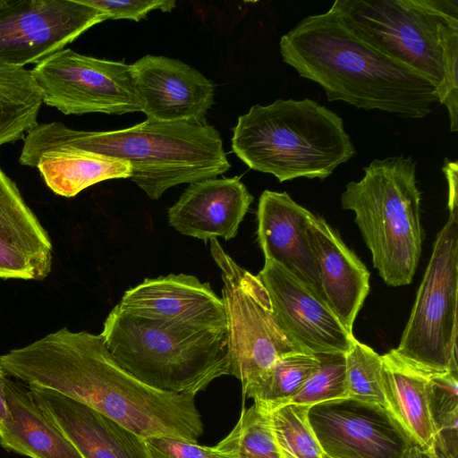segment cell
Returning a JSON list of instances; mask_svg holds the SVG:
<instances>
[{
	"instance_id": "4fadbf2b",
	"label": "cell",
	"mask_w": 458,
	"mask_h": 458,
	"mask_svg": "<svg viewBox=\"0 0 458 458\" xmlns=\"http://www.w3.org/2000/svg\"><path fill=\"white\" fill-rule=\"evenodd\" d=\"M286 333L306 353L345 354L354 339L327 302L283 266L265 259L257 275Z\"/></svg>"
},
{
	"instance_id": "ba28073f",
	"label": "cell",
	"mask_w": 458,
	"mask_h": 458,
	"mask_svg": "<svg viewBox=\"0 0 458 458\" xmlns=\"http://www.w3.org/2000/svg\"><path fill=\"white\" fill-rule=\"evenodd\" d=\"M458 210L438 233L395 352L427 373L458 369Z\"/></svg>"
},
{
	"instance_id": "836d02e7",
	"label": "cell",
	"mask_w": 458,
	"mask_h": 458,
	"mask_svg": "<svg viewBox=\"0 0 458 458\" xmlns=\"http://www.w3.org/2000/svg\"><path fill=\"white\" fill-rule=\"evenodd\" d=\"M0 278L42 280L45 276L30 258L0 237Z\"/></svg>"
},
{
	"instance_id": "8992f818",
	"label": "cell",
	"mask_w": 458,
	"mask_h": 458,
	"mask_svg": "<svg viewBox=\"0 0 458 458\" xmlns=\"http://www.w3.org/2000/svg\"><path fill=\"white\" fill-rule=\"evenodd\" d=\"M364 175L346 184L344 209L355 223L372 255L374 267L389 286L411 283L422 245L420 191L411 157L375 159Z\"/></svg>"
},
{
	"instance_id": "8fae6325",
	"label": "cell",
	"mask_w": 458,
	"mask_h": 458,
	"mask_svg": "<svg viewBox=\"0 0 458 458\" xmlns=\"http://www.w3.org/2000/svg\"><path fill=\"white\" fill-rule=\"evenodd\" d=\"M106 20L103 11L81 0H3L0 64H37Z\"/></svg>"
},
{
	"instance_id": "83f0119b",
	"label": "cell",
	"mask_w": 458,
	"mask_h": 458,
	"mask_svg": "<svg viewBox=\"0 0 458 458\" xmlns=\"http://www.w3.org/2000/svg\"><path fill=\"white\" fill-rule=\"evenodd\" d=\"M344 358L348 397L386 408L381 355L354 338Z\"/></svg>"
},
{
	"instance_id": "d4e9b609",
	"label": "cell",
	"mask_w": 458,
	"mask_h": 458,
	"mask_svg": "<svg viewBox=\"0 0 458 458\" xmlns=\"http://www.w3.org/2000/svg\"><path fill=\"white\" fill-rule=\"evenodd\" d=\"M318 355L299 352L279 358L243 396L271 411L289 403L319 366Z\"/></svg>"
},
{
	"instance_id": "1f68e13d",
	"label": "cell",
	"mask_w": 458,
	"mask_h": 458,
	"mask_svg": "<svg viewBox=\"0 0 458 458\" xmlns=\"http://www.w3.org/2000/svg\"><path fill=\"white\" fill-rule=\"evenodd\" d=\"M84 4L103 11L107 19H128L140 21L154 10L172 12L175 8L173 0H81Z\"/></svg>"
},
{
	"instance_id": "603a6c76",
	"label": "cell",
	"mask_w": 458,
	"mask_h": 458,
	"mask_svg": "<svg viewBox=\"0 0 458 458\" xmlns=\"http://www.w3.org/2000/svg\"><path fill=\"white\" fill-rule=\"evenodd\" d=\"M0 237L30 258L45 278L51 271V239L25 203L16 184L0 169Z\"/></svg>"
},
{
	"instance_id": "4316f807",
	"label": "cell",
	"mask_w": 458,
	"mask_h": 458,
	"mask_svg": "<svg viewBox=\"0 0 458 458\" xmlns=\"http://www.w3.org/2000/svg\"><path fill=\"white\" fill-rule=\"evenodd\" d=\"M310 407L286 403L270 411L274 434L285 458H324L309 420Z\"/></svg>"
},
{
	"instance_id": "ffe728a7",
	"label": "cell",
	"mask_w": 458,
	"mask_h": 458,
	"mask_svg": "<svg viewBox=\"0 0 458 458\" xmlns=\"http://www.w3.org/2000/svg\"><path fill=\"white\" fill-rule=\"evenodd\" d=\"M381 360L386 408L416 445L434 451L437 430L429 408L430 373L411 364L394 349Z\"/></svg>"
},
{
	"instance_id": "5bb4252c",
	"label": "cell",
	"mask_w": 458,
	"mask_h": 458,
	"mask_svg": "<svg viewBox=\"0 0 458 458\" xmlns=\"http://www.w3.org/2000/svg\"><path fill=\"white\" fill-rule=\"evenodd\" d=\"M118 307L157 325L192 330H226L223 301L194 276L146 278L126 290Z\"/></svg>"
},
{
	"instance_id": "7a4b0ae2",
	"label": "cell",
	"mask_w": 458,
	"mask_h": 458,
	"mask_svg": "<svg viewBox=\"0 0 458 458\" xmlns=\"http://www.w3.org/2000/svg\"><path fill=\"white\" fill-rule=\"evenodd\" d=\"M283 61L322 87L330 102L422 118L438 102L435 87L421 74L365 39L333 4L283 35Z\"/></svg>"
},
{
	"instance_id": "7c38bea8",
	"label": "cell",
	"mask_w": 458,
	"mask_h": 458,
	"mask_svg": "<svg viewBox=\"0 0 458 458\" xmlns=\"http://www.w3.org/2000/svg\"><path fill=\"white\" fill-rule=\"evenodd\" d=\"M308 417L329 458H407L415 444L380 404L329 401L310 406Z\"/></svg>"
},
{
	"instance_id": "3957f363",
	"label": "cell",
	"mask_w": 458,
	"mask_h": 458,
	"mask_svg": "<svg viewBox=\"0 0 458 458\" xmlns=\"http://www.w3.org/2000/svg\"><path fill=\"white\" fill-rule=\"evenodd\" d=\"M60 148L128 162L129 179L151 199L174 186L215 178L231 167L214 126L153 119L107 131L75 130L60 122L38 124L27 133L19 161L35 167L43 153Z\"/></svg>"
},
{
	"instance_id": "30bf717a",
	"label": "cell",
	"mask_w": 458,
	"mask_h": 458,
	"mask_svg": "<svg viewBox=\"0 0 458 458\" xmlns=\"http://www.w3.org/2000/svg\"><path fill=\"white\" fill-rule=\"evenodd\" d=\"M31 73L43 103L64 114L140 111L131 64L64 48L37 64Z\"/></svg>"
},
{
	"instance_id": "484cf974",
	"label": "cell",
	"mask_w": 458,
	"mask_h": 458,
	"mask_svg": "<svg viewBox=\"0 0 458 458\" xmlns=\"http://www.w3.org/2000/svg\"><path fill=\"white\" fill-rule=\"evenodd\" d=\"M226 458H285L274 434L270 411L242 409L232 431L216 446Z\"/></svg>"
},
{
	"instance_id": "74e56055",
	"label": "cell",
	"mask_w": 458,
	"mask_h": 458,
	"mask_svg": "<svg viewBox=\"0 0 458 458\" xmlns=\"http://www.w3.org/2000/svg\"><path fill=\"white\" fill-rule=\"evenodd\" d=\"M324 458H329L328 456H327L326 454L324 455Z\"/></svg>"
},
{
	"instance_id": "ac0fdd59",
	"label": "cell",
	"mask_w": 458,
	"mask_h": 458,
	"mask_svg": "<svg viewBox=\"0 0 458 458\" xmlns=\"http://www.w3.org/2000/svg\"><path fill=\"white\" fill-rule=\"evenodd\" d=\"M310 215L287 192L265 190L257 211L258 241L265 259L277 262L323 298L308 237Z\"/></svg>"
},
{
	"instance_id": "d6a6232c",
	"label": "cell",
	"mask_w": 458,
	"mask_h": 458,
	"mask_svg": "<svg viewBox=\"0 0 458 458\" xmlns=\"http://www.w3.org/2000/svg\"><path fill=\"white\" fill-rule=\"evenodd\" d=\"M154 458H226L216 447L199 445L176 437L145 438Z\"/></svg>"
},
{
	"instance_id": "f35d334b",
	"label": "cell",
	"mask_w": 458,
	"mask_h": 458,
	"mask_svg": "<svg viewBox=\"0 0 458 458\" xmlns=\"http://www.w3.org/2000/svg\"><path fill=\"white\" fill-rule=\"evenodd\" d=\"M3 0H0V4H2Z\"/></svg>"
},
{
	"instance_id": "9a60e30c",
	"label": "cell",
	"mask_w": 458,
	"mask_h": 458,
	"mask_svg": "<svg viewBox=\"0 0 458 458\" xmlns=\"http://www.w3.org/2000/svg\"><path fill=\"white\" fill-rule=\"evenodd\" d=\"M131 66L136 100L147 119L203 123L215 87L200 72L178 59L151 55Z\"/></svg>"
},
{
	"instance_id": "44dd1931",
	"label": "cell",
	"mask_w": 458,
	"mask_h": 458,
	"mask_svg": "<svg viewBox=\"0 0 458 458\" xmlns=\"http://www.w3.org/2000/svg\"><path fill=\"white\" fill-rule=\"evenodd\" d=\"M12 420L0 433V445L30 458H83L35 401L29 387L8 379Z\"/></svg>"
},
{
	"instance_id": "cb8c5ba5",
	"label": "cell",
	"mask_w": 458,
	"mask_h": 458,
	"mask_svg": "<svg viewBox=\"0 0 458 458\" xmlns=\"http://www.w3.org/2000/svg\"><path fill=\"white\" fill-rule=\"evenodd\" d=\"M42 104L31 70L0 64V146L22 139L35 128Z\"/></svg>"
},
{
	"instance_id": "6da1fadb",
	"label": "cell",
	"mask_w": 458,
	"mask_h": 458,
	"mask_svg": "<svg viewBox=\"0 0 458 458\" xmlns=\"http://www.w3.org/2000/svg\"><path fill=\"white\" fill-rule=\"evenodd\" d=\"M0 366L27 386L72 398L143 438L198 443L204 432L195 395L143 384L114 360L100 334L63 327L0 355Z\"/></svg>"
},
{
	"instance_id": "d590c367",
	"label": "cell",
	"mask_w": 458,
	"mask_h": 458,
	"mask_svg": "<svg viewBox=\"0 0 458 458\" xmlns=\"http://www.w3.org/2000/svg\"><path fill=\"white\" fill-rule=\"evenodd\" d=\"M9 377L0 366V433L11 422L12 416L7 403L6 386Z\"/></svg>"
},
{
	"instance_id": "277c9868",
	"label": "cell",
	"mask_w": 458,
	"mask_h": 458,
	"mask_svg": "<svg viewBox=\"0 0 458 458\" xmlns=\"http://www.w3.org/2000/svg\"><path fill=\"white\" fill-rule=\"evenodd\" d=\"M232 148L250 169L280 182L324 180L355 154L342 118L310 98L252 106L238 118Z\"/></svg>"
},
{
	"instance_id": "7402d4cb",
	"label": "cell",
	"mask_w": 458,
	"mask_h": 458,
	"mask_svg": "<svg viewBox=\"0 0 458 458\" xmlns=\"http://www.w3.org/2000/svg\"><path fill=\"white\" fill-rule=\"evenodd\" d=\"M35 167L53 192L66 198L98 182L131 176V165L124 160L68 148L43 153Z\"/></svg>"
},
{
	"instance_id": "4dcf8cb0",
	"label": "cell",
	"mask_w": 458,
	"mask_h": 458,
	"mask_svg": "<svg viewBox=\"0 0 458 458\" xmlns=\"http://www.w3.org/2000/svg\"><path fill=\"white\" fill-rule=\"evenodd\" d=\"M429 408L437 432L458 428V369L430 374Z\"/></svg>"
},
{
	"instance_id": "2e32d148",
	"label": "cell",
	"mask_w": 458,
	"mask_h": 458,
	"mask_svg": "<svg viewBox=\"0 0 458 458\" xmlns=\"http://www.w3.org/2000/svg\"><path fill=\"white\" fill-rule=\"evenodd\" d=\"M28 387L83 458H154L145 438L102 413L53 390Z\"/></svg>"
},
{
	"instance_id": "52a82bcc",
	"label": "cell",
	"mask_w": 458,
	"mask_h": 458,
	"mask_svg": "<svg viewBox=\"0 0 458 458\" xmlns=\"http://www.w3.org/2000/svg\"><path fill=\"white\" fill-rule=\"evenodd\" d=\"M210 253L223 281L229 375L241 381L244 395L279 358L304 352L278 321L259 276L238 265L217 239L210 240Z\"/></svg>"
},
{
	"instance_id": "f546056e",
	"label": "cell",
	"mask_w": 458,
	"mask_h": 458,
	"mask_svg": "<svg viewBox=\"0 0 458 458\" xmlns=\"http://www.w3.org/2000/svg\"><path fill=\"white\" fill-rule=\"evenodd\" d=\"M443 52V80L437 90L438 103L448 112L451 131L458 130V16H447L439 23Z\"/></svg>"
},
{
	"instance_id": "8d00e7d4",
	"label": "cell",
	"mask_w": 458,
	"mask_h": 458,
	"mask_svg": "<svg viewBox=\"0 0 458 458\" xmlns=\"http://www.w3.org/2000/svg\"><path fill=\"white\" fill-rule=\"evenodd\" d=\"M407 458H438L435 451L425 450L414 444L407 456Z\"/></svg>"
},
{
	"instance_id": "e0dca14e",
	"label": "cell",
	"mask_w": 458,
	"mask_h": 458,
	"mask_svg": "<svg viewBox=\"0 0 458 458\" xmlns=\"http://www.w3.org/2000/svg\"><path fill=\"white\" fill-rule=\"evenodd\" d=\"M253 201L240 177L209 178L190 183L168 209L169 225L183 235L203 240L234 238Z\"/></svg>"
},
{
	"instance_id": "5b68a950",
	"label": "cell",
	"mask_w": 458,
	"mask_h": 458,
	"mask_svg": "<svg viewBox=\"0 0 458 458\" xmlns=\"http://www.w3.org/2000/svg\"><path fill=\"white\" fill-rule=\"evenodd\" d=\"M100 335L123 369L157 390L196 395L229 375L226 330L165 327L116 305Z\"/></svg>"
},
{
	"instance_id": "e575fe53",
	"label": "cell",
	"mask_w": 458,
	"mask_h": 458,
	"mask_svg": "<svg viewBox=\"0 0 458 458\" xmlns=\"http://www.w3.org/2000/svg\"><path fill=\"white\" fill-rule=\"evenodd\" d=\"M448 182V208L449 212L458 210L457 192V163L449 162L443 169Z\"/></svg>"
},
{
	"instance_id": "d6986e66",
	"label": "cell",
	"mask_w": 458,
	"mask_h": 458,
	"mask_svg": "<svg viewBox=\"0 0 458 458\" xmlns=\"http://www.w3.org/2000/svg\"><path fill=\"white\" fill-rule=\"evenodd\" d=\"M307 231L323 298L352 333L369 291V272L323 217L311 213Z\"/></svg>"
},
{
	"instance_id": "f1b7e54d",
	"label": "cell",
	"mask_w": 458,
	"mask_h": 458,
	"mask_svg": "<svg viewBox=\"0 0 458 458\" xmlns=\"http://www.w3.org/2000/svg\"><path fill=\"white\" fill-rule=\"evenodd\" d=\"M318 355L320 360L319 366L289 403L312 406L325 402L349 398L344 354Z\"/></svg>"
},
{
	"instance_id": "9c48e42d",
	"label": "cell",
	"mask_w": 458,
	"mask_h": 458,
	"mask_svg": "<svg viewBox=\"0 0 458 458\" xmlns=\"http://www.w3.org/2000/svg\"><path fill=\"white\" fill-rule=\"evenodd\" d=\"M352 26L370 44L413 69L436 89L443 80L439 23L458 16L456 0H336Z\"/></svg>"
}]
</instances>
